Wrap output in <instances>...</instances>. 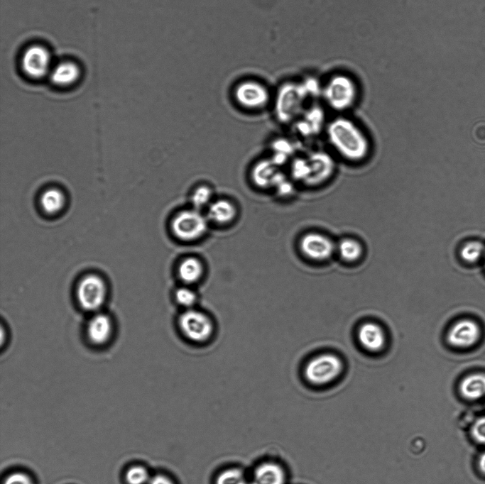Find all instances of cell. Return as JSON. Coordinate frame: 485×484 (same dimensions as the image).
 Returning a JSON list of instances; mask_svg holds the SVG:
<instances>
[{
	"label": "cell",
	"mask_w": 485,
	"mask_h": 484,
	"mask_svg": "<svg viewBox=\"0 0 485 484\" xmlns=\"http://www.w3.org/2000/svg\"><path fill=\"white\" fill-rule=\"evenodd\" d=\"M39 204L41 210L46 215L55 216L64 209L66 204V196L61 189L50 187L45 189L40 194Z\"/></svg>",
	"instance_id": "d6986e66"
},
{
	"label": "cell",
	"mask_w": 485,
	"mask_h": 484,
	"mask_svg": "<svg viewBox=\"0 0 485 484\" xmlns=\"http://www.w3.org/2000/svg\"><path fill=\"white\" fill-rule=\"evenodd\" d=\"M75 294L80 309L93 314L102 311L108 298L109 286L102 275L89 272L82 275L77 280Z\"/></svg>",
	"instance_id": "7a4b0ae2"
},
{
	"label": "cell",
	"mask_w": 485,
	"mask_h": 484,
	"mask_svg": "<svg viewBox=\"0 0 485 484\" xmlns=\"http://www.w3.org/2000/svg\"><path fill=\"white\" fill-rule=\"evenodd\" d=\"M484 259H485V255H484ZM484 263H485V261H484Z\"/></svg>",
	"instance_id": "1f68e13d"
},
{
	"label": "cell",
	"mask_w": 485,
	"mask_h": 484,
	"mask_svg": "<svg viewBox=\"0 0 485 484\" xmlns=\"http://www.w3.org/2000/svg\"><path fill=\"white\" fill-rule=\"evenodd\" d=\"M459 390L464 399L477 400L485 397V373H474L465 376L459 383Z\"/></svg>",
	"instance_id": "ac0fdd59"
},
{
	"label": "cell",
	"mask_w": 485,
	"mask_h": 484,
	"mask_svg": "<svg viewBox=\"0 0 485 484\" xmlns=\"http://www.w3.org/2000/svg\"><path fill=\"white\" fill-rule=\"evenodd\" d=\"M285 482L283 468L276 463L266 462L256 467L251 484H285Z\"/></svg>",
	"instance_id": "e0dca14e"
},
{
	"label": "cell",
	"mask_w": 485,
	"mask_h": 484,
	"mask_svg": "<svg viewBox=\"0 0 485 484\" xmlns=\"http://www.w3.org/2000/svg\"><path fill=\"white\" fill-rule=\"evenodd\" d=\"M126 480L129 484H143L148 480V473L141 467H133L128 471Z\"/></svg>",
	"instance_id": "83f0119b"
},
{
	"label": "cell",
	"mask_w": 485,
	"mask_h": 484,
	"mask_svg": "<svg viewBox=\"0 0 485 484\" xmlns=\"http://www.w3.org/2000/svg\"><path fill=\"white\" fill-rule=\"evenodd\" d=\"M472 439L478 444L485 446V416L476 419L470 429Z\"/></svg>",
	"instance_id": "484cf974"
},
{
	"label": "cell",
	"mask_w": 485,
	"mask_h": 484,
	"mask_svg": "<svg viewBox=\"0 0 485 484\" xmlns=\"http://www.w3.org/2000/svg\"><path fill=\"white\" fill-rule=\"evenodd\" d=\"M235 98L238 103L247 109H261L268 101L269 94L266 89L255 82H244L235 89Z\"/></svg>",
	"instance_id": "8fae6325"
},
{
	"label": "cell",
	"mask_w": 485,
	"mask_h": 484,
	"mask_svg": "<svg viewBox=\"0 0 485 484\" xmlns=\"http://www.w3.org/2000/svg\"><path fill=\"white\" fill-rule=\"evenodd\" d=\"M477 466L480 472L485 475V451L479 456Z\"/></svg>",
	"instance_id": "4dcf8cb0"
},
{
	"label": "cell",
	"mask_w": 485,
	"mask_h": 484,
	"mask_svg": "<svg viewBox=\"0 0 485 484\" xmlns=\"http://www.w3.org/2000/svg\"><path fill=\"white\" fill-rule=\"evenodd\" d=\"M355 97L354 88L347 82H334L327 89L325 94L329 106L339 112L352 107Z\"/></svg>",
	"instance_id": "7c38bea8"
},
{
	"label": "cell",
	"mask_w": 485,
	"mask_h": 484,
	"mask_svg": "<svg viewBox=\"0 0 485 484\" xmlns=\"http://www.w3.org/2000/svg\"><path fill=\"white\" fill-rule=\"evenodd\" d=\"M326 138L331 148L350 163L365 160L371 152V142L363 129L352 119L339 116L327 123Z\"/></svg>",
	"instance_id": "6da1fadb"
},
{
	"label": "cell",
	"mask_w": 485,
	"mask_h": 484,
	"mask_svg": "<svg viewBox=\"0 0 485 484\" xmlns=\"http://www.w3.org/2000/svg\"><path fill=\"white\" fill-rule=\"evenodd\" d=\"M213 191L208 185H200L194 189L191 195V202L193 208L200 210L209 206L212 203Z\"/></svg>",
	"instance_id": "603a6c76"
},
{
	"label": "cell",
	"mask_w": 485,
	"mask_h": 484,
	"mask_svg": "<svg viewBox=\"0 0 485 484\" xmlns=\"http://www.w3.org/2000/svg\"><path fill=\"white\" fill-rule=\"evenodd\" d=\"M336 250L341 258L348 262L357 260L363 253L361 243L356 238L346 237L336 244Z\"/></svg>",
	"instance_id": "44dd1931"
},
{
	"label": "cell",
	"mask_w": 485,
	"mask_h": 484,
	"mask_svg": "<svg viewBox=\"0 0 485 484\" xmlns=\"http://www.w3.org/2000/svg\"><path fill=\"white\" fill-rule=\"evenodd\" d=\"M215 484H248L242 471L238 468H229L221 472L217 477Z\"/></svg>",
	"instance_id": "d4e9b609"
},
{
	"label": "cell",
	"mask_w": 485,
	"mask_h": 484,
	"mask_svg": "<svg viewBox=\"0 0 485 484\" xmlns=\"http://www.w3.org/2000/svg\"><path fill=\"white\" fill-rule=\"evenodd\" d=\"M358 340L366 350L376 352L380 351L386 343V335L380 325L374 322H366L359 326Z\"/></svg>",
	"instance_id": "4fadbf2b"
},
{
	"label": "cell",
	"mask_w": 485,
	"mask_h": 484,
	"mask_svg": "<svg viewBox=\"0 0 485 484\" xmlns=\"http://www.w3.org/2000/svg\"><path fill=\"white\" fill-rule=\"evenodd\" d=\"M4 484H31V482L24 474L14 473L7 478Z\"/></svg>",
	"instance_id": "f1b7e54d"
},
{
	"label": "cell",
	"mask_w": 485,
	"mask_h": 484,
	"mask_svg": "<svg viewBox=\"0 0 485 484\" xmlns=\"http://www.w3.org/2000/svg\"><path fill=\"white\" fill-rule=\"evenodd\" d=\"M114 323L108 313L99 311L91 314L85 324V336L87 341L94 347L107 346L112 339Z\"/></svg>",
	"instance_id": "52a82bcc"
},
{
	"label": "cell",
	"mask_w": 485,
	"mask_h": 484,
	"mask_svg": "<svg viewBox=\"0 0 485 484\" xmlns=\"http://www.w3.org/2000/svg\"><path fill=\"white\" fill-rule=\"evenodd\" d=\"M343 363L332 353H322L312 358L305 368L307 380L315 385H324L332 382L342 373Z\"/></svg>",
	"instance_id": "277c9868"
},
{
	"label": "cell",
	"mask_w": 485,
	"mask_h": 484,
	"mask_svg": "<svg viewBox=\"0 0 485 484\" xmlns=\"http://www.w3.org/2000/svg\"><path fill=\"white\" fill-rule=\"evenodd\" d=\"M177 302L185 307H191L196 302V294L190 288L180 287L175 292Z\"/></svg>",
	"instance_id": "4316f807"
},
{
	"label": "cell",
	"mask_w": 485,
	"mask_h": 484,
	"mask_svg": "<svg viewBox=\"0 0 485 484\" xmlns=\"http://www.w3.org/2000/svg\"><path fill=\"white\" fill-rule=\"evenodd\" d=\"M183 333L191 340L203 341L212 332V324L207 316L194 309L185 312L180 318Z\"/></svg>",
	"instance_id": "30bf717a"
},
{
	"label": "cell",
	"mask_w": 485,
	"mask_h": 484,
	"mask_svg": "<svg viewBox=\"0 0 485 484\" xmlns=\"http://www.w3.org/2000/svg\"><path fill=\"white\" fill-rule=\"evenodd\" d=\"M203 271L202 265L195 258H187L180 265L178 273L180 279L186 283L196 282L202 275Z\"/></svg>",
	"instance_id": "7402d4cb"
},
{
	"label": "cell",
	"mask_w": 485,
	"mask_h": 484,
	"mask_svg": "<svg viewBox=\"0 0 485 484\" xmlns=\"http://www.w3.org/2000/svg\"><path fill=\"white\" fill-rule=\"evenodd\" d=\"M307 177L305 185L317 187L329 180L335 172L336 163L332 156L322 150H314L306 156Z\"/></svg>",
	"instance_id": "5b68a950"
},
{
	"label": "cell",
	"mask_w": 485,
	"mask_h": 484,
	"mask_svg": "<svg viewBox=\"0 0 485 484\" xmlns=\"http://www.w3.org/2000/svg\"><path fill=\"white\" fill-rule=\"evenodd\" d=\"M149 484H174L168 478L158 475L152 478Z\"/></svg>",
	"instance_id": "f546056e"
},
{
	"label": "cell",
	"mask_w": 485,
	"mask_h": 484,
	"mask_svg": "<svg viewBox=\"0 0 485 484\" xmlns=\"http://www.w3.org/2000/svg\"><path fill=\"white\" fill-rule=\"evenodd\" d=\"M303 97L301 94L292 91L282 93L277 106V114L280 121H290L302 112Z\"/></svg>",
	"instance_id": "5bb4252c"
},
{
	"label": "cell",
	"mask_w": 485,
	"mask_h": 484,
	"mask_svg": "<svg viewBox=\"0 0 485 484\" xmlns=\"http://www.w3.org/2000/svg\"><path fill=\"white\" fill-rule=\"evenodd\" d=\"M208 219L195 208L179 211L171 220V230L178 239L191 241L204 236L208 229Z\"/></svg>",
	"instance_id": "3957f363"
},
{
	"label": "cell",
	"mask_w": 485,
	"mask_h": 484,
	"mask_svg": "<svg viewBox=\"0 0 485 484\" xmlns=\"http://www.w3.org/2000/svg\"><path fill=\"white\" fill-rule=\"evenodd\" d=\"M460 254L464 261L474 263L484 257L485 248L484 245L479 242H469L462 247Z\"/></svg>",
	"instance_id": "cb8c5ba5"
},
{
	"label": "cell",
	"mask_w": 485,
	"mask_h": 484,
	"mask_svg": "<svg viewBox=\"0 0 485 484\" xmlns=\"http://www.w3.org/2000/svg\"><path fill=\"white\" fill-rule=\"evenodd\" d=\"M21 67L31 79H38L49 75L53 67L48 50L38 44L28 47L22 54Z\"/></svg>",
	"instance_id": "8992f818"
},
{
	"label": "cell",
	"mask_w": 485,
	"mask_h": 484,
	"mask_svg": "<svg viewBox=\"0 0 485 484\" xmlns=\"http://www.w3.org/2000/svg\"><path fill=\"white\" fill-rule=\"evenodd\" d=\"M300 248L308 258L323 261L331 257L336 250V244L328 236L321 232L310 231L302 236Z\"/></svg>",
	"instance_id": "ba28073f"
},
{
	"label": "cell",
	"mask_w": 485,
	"mask_h": 484,
	"mask_svg": "<svg viewBox=\"0 0 485 484\" xmlns=\"http://www.w3.org/2000/svg\"><path fill=\"white\" fill-rule=\"evenodd\" d=\"M325 114L320 107H312L305 114L304 119L300 122L298 127L300 133L305 137H314L318 135L326 124Z\"/></svg>",
	"instance_id": "ffe728a7"
},
{
	"label": "cell",
	"mask_w": 485,
	"mask_h": 484,
	"mask_svg": "<svg viewBox=\"0 0 485 484\" xmlns=\"http://www.w3.org/2000/svg\"><path fill=\"white\" fill-rule=\"evenodd\" d=\"M78 65L72 61H63L52 67L49 74L51 82L59 87H67L77 82L80 77Z\"/></svg>",
	"instance_id": "9a60e30c"
},
{
	"label": "cell",
	"mask_w": 485,
	"mask_h": 484,
	"mask_svg": "<svg viewBox=\"0 0 485 484\" xmlns=\"http://www.w3.org/2000/svg\"><path fill=\"white\" fill-rule=\"evenodd\" d=\"M237 215V209L233 202L226 199L212 202L208 206L207 219L218 224H227L233 221Z\"/></svg>",
	"instance_id": "2e32d148"
},
{
	"label": "cell",
	"mask_w": 485,
	"mask_h": 484,
	"mask_svg": "<svg viewBox=\"0 0 485 484\" xmlns=\"http://www.w3.org/2000/svg\"><path fill=\"white\" fill-rule=\"evenodd\" d=\"M481 336V329L478 323L470 319H464L451 326L447 339L455 348H467L476 344Z\"/></svg>",
	"instance_id": "9c48e42d"
}]
</instances>
